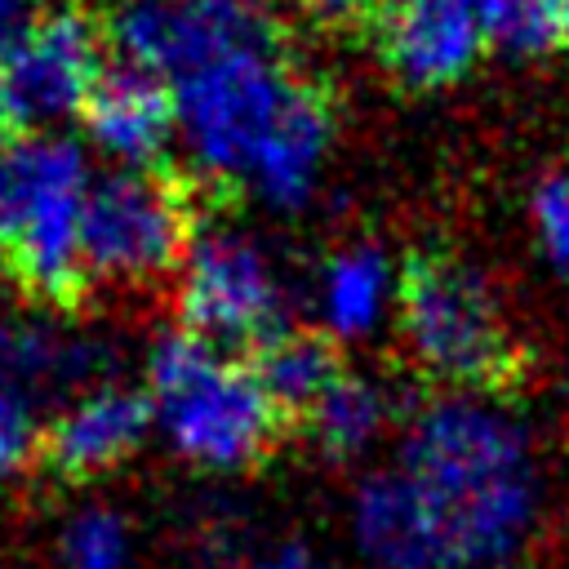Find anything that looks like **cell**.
Returning a JSON list of instances; mask_svg holds the SVG:
<instances>
[{
  "label": "cell",
  "instance_id": "1",
  "mask_svg": "<svg viewBox=\"0 0 569 569\" xmlns=\"http://www.w3.org/2000/svg\"><path fill=\"white\" fill-rule=\"evenodd\" d=\"M396 471L413 489L431 569L516 565L538 520V462L511 409L471 391L427 400Z\"/></svg>",
  "mask_w": 569,
  "mask_h": 569
},
{
  "label": "cell",
  "instance_id": "2",
  "mask_svg": "<svg viewBox=\"0 0 569 569\" xmlns=\"http://www.w3.org/2000/svg\"><path fill=\"white\" fill-rule=\"evenodd\" d=\"M84 151L62 133L13 138L0 156V271L49 307H71L84 289Z\"/></svg>",
  "mask_w": 569,
  "mask_h": 569
},
{
  "label": "cell",
  "instance_id": "3",
  "mask_svg": "<svg viewBox=\"0 0 569 569\" xmlns=\"http://www.w3.org/2000/svg\"><path fill=\"white\" fill-rule=\"evenodd\" d=\"M147 400L164 440L182 458L218 471L258 462L284 422L244 360H231L191 333H169L156 342L147 365Z\"/></svg>",
  "mask_w": 569,
  "mask_h": 569
},
{
  "label": "cell",
  "instance_id": "4",
  "mask_svg": "<svg viewBox=\"0 0 569 569\" xmlns=\"http://www.w3.org/2000/svg\"><path fill=\"white\" fill-rule=\"evenodd\" d=\"M302 84L307 80L293 76L280 40L218 53L173 80L178 133L204 173L244 182Z\"/></svg>",
  "mask_w": 569,
  "mask_h": 569
},
{
  "label": "cell",
  "instance_id": "5",
  "mask_svg": "<svg viewBox=\"0 0 569 569\" xmlns=\"http://www.w3.org/2000/svg\"><path fill=\"white\" fill-rule=\"evenodd\" d=\"M196 236V191L178 173L111 169L89 182L80 218L84 276L116 284H147L182 267Z\"/></svg>",
  "mask_w": 569,
  "mask_h": 569
},
{
  "label": "cell",
  "instance_id": "6",
  "mask_svg": "<svg viewBox=\"0 0 569 569\" xmlns=\"http://www.w3.org/2000/svg\"><path fill=\"white\" fill-rule=\"evenodd\" d=\"M400 320L418 365L453 387H489L516 360L493 289L458 258L427 253L405 271Z\"/></svg>",
  "mask_w": 569,
  "mask_h": 569
},
{
  "label": "cell",
  "instance_id": "7",
  "mask_svg": "<svg viewBox=\"0 0 569 569\" xmlns=\"http://www.w3.org/2000/svg\"><path fill=\"white\" fill-rule=\"evenodd\" d=\"M182 333L213 351L262 347L284 329V284L271 253L240 227H196L178 267Z\"/></svg>",
  "mask_w": 569,
  "mask_h": 569
},
{
  "label": "cell",
  "instance_id": "8",
  "mask_svg": "<svg viewBox=\"0 0 569 569\" xmlns=\"http://www.w3.org/2000/svg\"><path fill=\"white\" fill-rule=\"evenodd\" d=\"M102 31L80 4L44 9L31 36L0 62V89L18 129L44 133L84 111L102 76Z\"/></svg>",
  "mask_w": 569,
  "mask_h": 569
},
{
  "label": "cell",
  "instance_id": "9",
  "mask_svg": "<svg viewBox=\"0 0 569 569\" xmlns=\"http://www.w3.org/2000/svg\"><path fill=\"white\" fill-rule=\"evenodd\" d=\"M378 44L405 84L440 89L471 71L485 49V31L476 9L458 0H387Z\"/></svg>",
  "mask_w": 569,
  "mask_h": 569
},
{
  "label": "cell",
  "instance_id": "10",
  "mask_svg": "<svg viewBox=\"0 0 569 569\" xmlns=\"http://www.w3.org/2000/svg\"><path fill=\"white\" fill-rule=\"evenodd\" d=\"M80 124L89 142L120 169H147L178 133L173 84L124 62L107 67L80 111Z\"/></svg>",
  "mask_w": 569,
  "mask_h": 569
},
{
  "label": "cell",
  "instance_id": "11",
  "mask_svg": "<svg viewBox=\"0 0 569 569\" xmlns=\"http://www.w3.org/2000/svg\"><path fill=\"white\" fill-rule=\"evenodd\" d=\"M151 427V400L147 391L129 387H93L76 396L53 427L40 436V453L53 476L62 480H89L124 462Z\"/></svg>",
  "mask_w": 569,
  "mask_h": 569
},
{
  "label": "cell",
  "instance_id": "12",
  "mask_svg": "<svg viewBox=\"0 0 569 569\" xmlns=\"http://www.w3.org/2000/svg\"><path fill=\"white\" fill-rule=\"evenodd\" d=\"M329 142H333L329 98L316 84H302L293 107L284 111V120L276 124V133L258 151L244 182L253 187L258 200H267L276 209H298V204L311 200V191L325 173Z\"/></svg>",
  "mask_w": 569,
  "mask_h": 569
},
{
  "label": "cell",
  "instance_id": "13",
  "mask_svg": "<svg viewBox=\"0 0 569 569\" xmlns=\"http://www.w3.org/2000/svg\"><path fill=\"white\" fill-rule=\"evenodd\" d=\"M102 369L98 347L44 325V320H4L0 325V378L18 387L27 400L36 391L84 387Z\"/></svg>",
  "mask_w": 569,
  "mask_h": 569
},
{
  "label": "cell",
  "instance_id": "14",
  "mask_svg": "<svg viewBox=\"0 0 569 569\" xmlns=\"http://www.w3.org/2000/svg\"><path fill=\"white\" fill-rule=\"evenodd\" d=\"M391 293H396V276L387 258L369 244H356L325 262L316 284V307L333 338H369L382 325Z\"/></svg>",
  "mask_w": 569,
  "mask_h": 569
},
{
  "label": "cell",
  "instance_id": "15",
  "mask_svg": "<svg viewBox=\"0 0 569 569\" xmlns=\"http://www.w3.org/2000/svg\"><path fill=\"white\" fill-rule=\"evenodd\" d=\"M267 391V400L280 409V418L298 413L307 418L311 405L342 378V365L329 347V338L320 333H298V329H280L271 342H262L253 351L249 365Z\"/></svg>",
  "mask_w": 569,
  "mask_h": 569
},
{
  "label": "cell",
  "instance_id": "16",
  "mask_svg": "<svg viewBox=\"0 0 569 569\" xmlns=\"http://www.w3.org/2000/svg\"><path fill=\"white\" fill-rule=\"evenodd\" d=\"M391 418V405H387V391L369 378H356V373H342L307 413V427L316 436V445L329 453V458H356L365 453L382 427Z\"/></svg>",
  "mask_w": 569,
  "mask_h": 569
},
{
  "label": "cell",
  "instance_id": "17",
  "mask_svg": "<svg viewBox=\"0 0 569 569\" xmlns=\"http://www.w3.org/2000/svg\"><path fill=\"white\" fill-rule=\"evenodd\" d=\"M480 31L485 44H498L502 53H547L560 40L556 0H480Z\"/></svg>",
  "mask_w": 569,
  "mask_h": 569
},
{
  "label": "cell",
  "instance_id": "18",
  "mask_svg": "<svg viewBox=\"0 0 569 569\" xmlns=\"http://www.w3.org/2000/svg\"><path fill=\"white\" fill-rule=\"evenodd\" d=\"M67 569H124L129 538L124 520L111 511H84L67 529Z\"/></svg>",
  "mask_w": 569,
  "mask_h": 569
},
{
  "label": "cell",
  "instance_id": "19",
  "mask_svg": "<svg viewBox=\"0 0 569 569\" xmlns=\"http://www.w3.org/2000/svg\"><path fill=\"white\" fill-rule=\"evenodd\" d=\"M36 449H40V431L31 418V400L0 378V476L27 467Z\"/></svg>",
  "mask_w": 569,
  "mask_h": 569
},
{
  "label": "cell",
  "instance_id": "20",
  "mask_svg": "<svg viewBox=\"0 0 569 569\" xmlns=\"http://www.w3.org/2000/svg\"><path fill=\"white\" fill-rule=\"evenodd\" d=\"M533 222H538L542 249L569 276V169L565 173H551L538 187V196H533Z\"/></svg>",
  "mask_w": 569,
  "mask_h": 569
},
{
  "label": "cell",
  "instance_id": "21",
  "mask_svg": "<svg viewBox=\"0 0 569 569\" xmlns=\"http://www.w3.org/2000/svg\"><path fill=\"white\" fill-rule=\"evenodd\" d=\"M40 18H44V0H0V62L31 36Z\"/></svg>",
  "mask_w": 569,
  "mask_h": 569
},
{
  "label": "cell",
  "instance_id": "22",
  "mask_svg": "<svg viewBox=\"0 0 569 569\" xmlns=\"http://www.w3.org/2000/svg\"><path fill=\"white\" fill-rule=\"evenodd\" d=\"M316 22H329V27H342V22H356L369 0H298Z\"/></svg>",
  "mask_w": 569,
  "mask_h": 569
},
{
  "label": "cell",
  "instance_id": "23",
  "mask_svg": "<svg viewBox=\"0 0 569 569\" xmlns=\"http://www.w3.org/2000/svg\"><path fill=\"white\" fill-rule=\"evenodd\" d=\"M258 569H316V565H311V551H307V547L280 542L276 551H267V556L258 560Z\"/></svg>",
  "mask_w": 569,
  "mask_h": 569
},
{
  "label": "cell",
  "instance_id": "24",
  "mask_svg": "<svg viewBox=\"0 0 569 569\" xmlns=\"http://www.w3.org/2000/svg\"><path fill=\"white\" fill-rule=\"evenodd\" d=\"M13 133H18V120H13V111H9V98H4V89H0V156L13 147Z\"/></svg>",
  "mask_w": 569,
  "mask_h": 569
},
{
  "label": "cell",
  "instance_id": "25",
  "mask_svg": "<svg viewBox=\"0 0 569 569\" xmlns=\"http://www.w3.org/2000/svg\"><path fill=\"white\" fill-rule=\"evenodd\" d=\"M556 22H560V40H569V0H556Z\"/></svg>",
  "mask_w": 569,
  "mask_h": 569
},
{
  "label": "cell",
  "instance_id": "26",
  "mask_svg": "<svg viewBox=\"0 0 569 569\" xmlns=\"http://www.w3.org/2000/svg\"><path fill=\"white\" fill-rule=\"evenodd\" d=\"M458 4H471V9H480V0H458ZM480 18V13H476Z\"/></svg>",
  "mask_w": 569,
  "mask_h": 569
}]
</instances>
